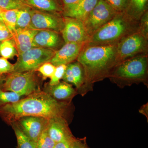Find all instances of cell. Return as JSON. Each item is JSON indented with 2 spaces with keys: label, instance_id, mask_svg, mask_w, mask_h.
I'll list each match as a JSON object with an SVG mask.
<instances>
[{
  "label": "cell",
  "instance_id": "1",
  "mask_svg": "<svg viewBox=\"0 0 148 148\" xmlns=\"http://www.w3.org/2000/svg\"><path fill=\"white\" fill-rule=\"evenodd\" d=\"M69 103L53 98L40 89L16 103L0 106V113L12 123L22 117H40L47 119L65 118Z\"/></svg>",
  "mask_w": 148,
  "mask_h": 148
},
{
  "label": "cell",
  "instance_id": "2",
  "mask_svg": "<svg viewBox=\"0 0 148 148\" xmlns=\"http://www.w3.org/2000/svg\"><path fill=\"white\" fill-rule=\"evenodd\" d=\"M117 45H85L80 53L76 61L83 68L90 91L93 90L95 83L108 78L117 64Z\"/></svg>",
  "mask_w": 148,
  "mask_h": 148
},
{
  "label": "cell",
  "instance_id": "3",
  "mask_svg": "<svg viewBox=\"0 0 148 148\" xmlns=\"http://www.w3.org/2000/svg\"><path fill=\"white\" fill-rule=\"evenodd\" d=\"M139 28V21L133 20L124 12H120L94 33L85 45H117L126 37L138 32Z\"/></svg>",
  "mask_w": 148,
  "mask_h": 148
},
{
  "label": "cell",
  "instance_id": "4",
  "mask_svg": "<svg viewBox=\"0 0 148 148\" xmlns=\"http://www.w3.org/2000/svg\"><path fill=\"white\" fill-rule=\"evenodd\" d=\"M108 78L121 88L140 83L148 86V55L136 56L117 64Z\"/></svg>",
  "mask_w": 148,
  "mask_h": 148
},
{
  "label": "cell",
  "instance_id": "5",
  "mask_svg": "<svg viewBox=\"0 0 148 148\" xmlns=\"http://www.w3.org/2000/svg\"><path fill=\"white\" fill-rule=\"evenodd\" d=\"M55 51L43 48H32L18 54L17 61L13 64V72L35 71L43 64L49 62Z\"/></svg>",
  "mask_w": 148,
  "mask_h": 148
},
{
  "label": "cell",
  "instance_id": "6",
  "mask_svg": "<svg viewBox=\"0 0 148 148\" xmlns=\"http://www.w3.org/2000/svg\"><path fill=\"white\" fill-rule=\"evenodd\" d=\"M35 71L9 74L3 86L4 91H12L22 96H27L39 90Z\"/></svg>",
  "mask_w": 148,
  "mask_h": 148
},
{
  "label": "cell",
  "instance_id": "7",
  "mask_svg": "<svg viewBox=\"0 0 148 148\" xmlns=\"http://www.w3.org/2000/svg\"><path fill=\"white\" fill-rule=\"evenodd\" d=\"M145 55H148V39L138 32L125 38L117 45V64L130 58Z\"/></svg>",
  "mask_w": 148,
  "mask_h": 148
},
{
  "label": "cell",
  "instance_id": "8",
  "mask_svg": "<svg viewBox=\"0 0 148 148\" xmlns=\"http://www.w3.org/2000/svg\"><path fill=\"white\" fill-rule=\"evenodd\" d=\"M118 12L104 0H99L94 8L83 21L89 38L106 25Z\"/></svg>",
  "mask_w": 148,
  "mask_h": 148
},
{
  "label": "cell",
  "instance_id": "9",
  "mask_svg": "<svg viewBox=\"0 0 148 148\" xmlns=\"http://www.w3.org/2000/svg\"><path fill=\"white\" fill-rule=\"evenodd\" d=\"M29 28L33 30H47L61 33L64 27L62 14L43 11L32 8Z\"/></svg>",
  "mask_w": 148,
  "mask_h": 148
},
{
  "label": "cell",
  "instance_id": "10",
  "mask_svg": "<svg viewBox=\"0 0 148 148\" xmlns=\"http://www.w3.org/2000/svg\"><path fill=\"white\" fill-rule=\"evenodd\" d=\"M64 24L61 34L65 43L86 44L89 39L83 21L77 18L64 16Z\"/></svg>",
  "mask_w": 148,
  "mask_h": 148
},
{
  "label": "cell",
  "instance_id": "11",
  "mask_svg": "<svg viewBox=\"0 0 148 148\" xmlns=\"http://www.w3.org/2000/svg\"><path fill=\"white\" fill-rule=\"evenodd\" d=\"M49 120L40 117L27 116L22 117L14 122H17L18 127L24 134L36 143L40 135L47 127Z\"/></svg>",
  "mask_w": 148,
  "mask_h": 148
},
{
  "label": "cell",
  "instance_id": "12",
  "mask_svg": "<svg viewBox=\"0 0 148 148\" xmlns=\"http://www.w3.org/2000/svg\"><path fill=\"white\" fill-rule=\"evenodd\" d=\"M85 44L65 43L56 51L49 62L56 67L67 65L76 61Z\"/></svg>",
  "mask_w": 148,
  "mask_h": 148
},
{
  "label": "cell",
  "instance_id": "13",
  "mask_svg": "<svg viewBox=\"0 0 148 148\" xmlns=\"http://www.w3.org/2000/svg\"><path fill=\"white\" fill-rule=\"evenodd\" d=\"M65 43L61 33L51 30H37L33 39L34 47L43 48L56 51Z\"/></svg>",
  "mask_w": 148,
  "mask_h": 148
},
{
  "label": "cell",
  "instance_id": "14",
  "mask_svg": "<svg viewBox=\"0 0 148 148\" xmlns=\"http://www.w3.org/2000/svg\"><path fill=\"white\" fill-rule=\"evenodd\" d=\"M47 130L49 135L55 143L72 140L75 138L65 118L60 117L49 119Z\"/></svg>",
  "mask_w": 148,
  "mask_h": 148
},
{
  "label": "cell",
  "instance_id": "15",
  "mask_svg": "<svg viewBox=\"0 0 148 148\" xmlns=\"http://www.w3.org/2000/svg\"><path fill=\"white\" fill-rule=\"evenodd\" d=\"M37 30L29 28L16 29L12 34L13 39L18 54L34 47L33 41Z\"/></svg>",
  "mask_w": 148,
  "mask_h": 148
},
{
  "label": "cell",
  "instance_id": "16",
  "mask_svg": "<svg viewBox=\"0 0 148 148\" xmlns=\"http://www.w3.org/2000/svg\"><path fill=\"white\" fill-rule=\"evenodd\" d=\"M45 91L57 101L67 103L77 94L72 85L64 81L54 85H49Z\"/></svg>",
  "mask_w": 148,
  "mask_h": 148
},
{
  "label": "cell",
  "instance_id": "17",
  "mask_svg": "<svg viewBox=\"0 0 148 148\" xmlns=\"http://www.w3.org/2000/svg\"><path fill=\"white\" fill-rule=\"evenodd\" d=\"M99 0H81L71 8L63 12L64 16L72 17L84 21L91 12Z\"/></svg>",
  "mask_w": 148,
  "mask_h": 148
},
{
  "label": "cell",
  "instance_id": "18",
  "mask_svg": "<svg viewBox=\"0 0 148 148\" xmlns=\"http://www.w3.org/2000/svg\"><path fill=\"white\" fill-rule=\"evenodd\" d=\"M69 64L71 67L73 78V85L76 87L77 93L84 96L90 90L86 85L83 68L79 62L77 61Z\"/></svg>",
  "mask_w": 148,
  "mask_h": 148
},
{
  "label": "cell",
  "instance_id": "19",
  "mask_svg": "<svg viewBox=\"0 0 148 148\" xmlns=\"http://www.w3.org/2000/svg\"><path fill=\"white\" fill-rule=\"evenodd\" d=\"M32 8L43 11L62 14L63 8L59 0H26Z\"/></svg>",
  "mask_w": 148,
  "mask_h": 148
},
{
  "label": "cell",
  "instance_id": "20",
  "mask_svg": "<svg viewBox=\"0 0 148 148\" xmlns=\"http://www.w3.org/2000/svg\"><path fill=\"white\" fill-rule=\"evenodd\" d=\"M148 0H129L124 12L133 20L139 21L148 11Z\"/></svg>",
  "mask_w": 148,
  "mask_h": 148
},
{
  "label": "cell",
  "instance_id": "21",
  "mask_svg": "<svg viewBox=\"0 0 148 148\" xmlns=\"http://www.w3.org/2000/svg\"><path fill=\"white\" fill-rule=\"evenodd\" d=\"M12 125L17 139V148H36V143L25 135L18 125L13 122Z\"/></svg>",
  "mask_w": 148,
  "mask_h": 148
},
{
  "label": "cell",
  "instance_id": "22",
  "mask_svg": "<svg viewBox=\"0 0 148 148\" xmlns=\"http://www.w3.org/2000/svg\"><path fill=\"white\" fill-rule=\"evenodd\" d=\"M32 8L28 6L18 10L16 16V29L29 28L32 18Z\"/></svg>",
  "mask_w": 148,
  "mask_h": 148
},
{
  "label": "cell",
  "instance_id": "23",
  "mask_svg": "<svg viewBox=\"0 0 148 148\" xmlns=\"http://www.w3.org/2000/svg\"><path fill=\"white\" fill-rule=\"evenodd\" d=\"M0 55L6 59L18 56V53L13 39L6 40L0 43Z\"/></svg>",
  "mask_w": 148,
  "mask_h": 148
},
{
  "label": "cell",
  "instance_id": "24",
  "mask_svg": "<svg viewBox=\"0 0 148 148\" xmlns=\"http://www.w3.org/2000/svg\"><path fill=\"white\" fill-rule=\"evenodd\" d=\"M18 11V10H1L2 19L12 34L16 30V16Z\"/></svg>",
  "mask_w": 148,
  "mask_h": 148
},
{
  "label": "cell",
  "instance_id": "25",
  "mask_svg": "<svg viewBox=\"0 0 148 148\" xmlns=\"http://www.w3.org/2000/svg\"><path fill=\"white\" fill-rule=\"evenodd\" d=\"M26 0H0V9L19 10L28 6Z\"/></svg>",
  "mask_w": 148,
  "mask_h": 148
},
{
  "label": "cell",
  "instance_id": "26",
  "mask_svg": "<svg viewBox=\"0 0 148 148\" xmlns=\"http://www.w3.org/2000/svg\"><path fill=\"white\" fill-rule=\"evenodd\" d=\"M22 95L12 91H4L0 89V106L16 103L21 100Z\"/></svg>",
  "mask_w": 148,
  "mask_h": 148
},
{
  "label": "cell",
  "instance_id": "27",
  "mask_svg": "<svg viewBox=\"0 0 148 148\" xmlns=\"http://www.w3.org/2000/svg\"><path fill=\"white\" fill-rule=\"evenodd\" d=\"M55 143L49 135L47 127L37 141L36 148H53Z\"/></svg>",
  "mask_w": 148,
  "mask_h": 148
},
{
  "label": "cell",
  "instance_id": "28",
  "mask_svg": "<svg viewBox=\"0 0 148 148\" xmlns=\"http://www.w3.org/2000/svg\"><path fill=\"white\" fill-rule=\"evenodd\" d=\"M67 67V65H60L56 67L55 71L52 76L51 77L49 85L50 86L58 84L62 79Z\"/></svg>",
  "mask_w": 148,
  "mask_h": 148
},
{
  "label": "cell",
  "instance_id": "29",
  "mask_svg": "<svg viewBox=\"0 0 148 148\" xmlns=\"http://www.w3.org/2000/svg\"><path fill=\"white\" fill-rule=\"evenodd\" d=\"M56 66L49 62H46L40 66L37 71L39 72L44 78H50L55 71Z\"/></svg>",
  "mask_w": 148,
  "mask_h": 148
},
{
  "label": "cell",
  "instance_id": "30",
  "mask_svg": "<svg viewBox=\"0 0 148 148\" xmlns=\"http://www.w3.org/2000/svg\"><path fill=\"white\" fill-rule=\"evenodd\" d=\"M118 13L124 12L129 0H104Z\"/></svg>",
  "mask_w": 148,
  "mask_h": 148
},
{
  "label": "cell",
  "instance_id": "31",
  "mask_svg": "<svg viewBox=\"0 0 148 148\" xmlns=\"http://www.w3.org/2000/svg\"><path fill=\"white\" fill-rule=\"evenodd\" d=\"M138 32L148 39V12L143 14L139 21Z\"/></svg>",
  "mask_w": 148,
  "mask_h": 148
},
{
  "label": "cell",
  "instance_id": "32",
  "mask_svg": "<svg viewBox=\"0 0 148 148\" xmlns=\"http://www.w3.org/2000/svg\"><path fill=\"white\" fill-rule=\"evenodd\" d=\"M13 64H11L6 58L0 57V75L11 73H13Z\"/></svg>",
  "mask_w": 148,
  "mask_h": 148
},
{
  "label": "cell",
  "instance_id": "33",
  "mask_svg": "<svg viewBox=\"0 0 148 148\" xmlns=\"http://www.w3.org/2000/svg\"><path fill=\"white\" fill-rule=\"evenodd\" d=\"M13 36L2 19L0 20V42L12 38Z\"/></svg>",
  "mask_w": 148,
  "mask_h": 148
},
{
  "label": "cell",
  "instance_id": "34",
  "mask_svg": "<svg viewBox=\"0 0 148 148\" xmlns=\"http://www.w3.org/2000/svg\"><path fill=\"white\" fill-rule=\"evenodd\" d=\"M80 1L81 0H61L63 12L71 8Z\"/></svg>",
  "mask_w": 148,
  "mask_h": 148
},
{
  "label": "cell",
  "instance_id": "35",
  "mask_svg": "<svg viewBox=\"0 0 148 148\" xmlns=\"http://www.w3.org/2000/svg\"><path fill=\"white\" fill-rule=\"evenodd\" d=\"M71 148H89L86 145L84 139L78 140L75 138L72 141Z\"/></svg>",
  "mask_w": 148,
  "mask_h": 148
},
{
  "label": "cell",
  "instance_id": "36",
  "mask_svg": "<svg viewBox=\"0 0 148 148\" xmlns=\"http://www.w3.org/2000/svg\"><path fill=\"white\" fill-rule=\"evenodd\" d=\"M75 138L72 140H65L56 143L53 148H71L72 141Z\"/></svg>",
  "mask_w": 148,
  "mask_h": 148
},
{
  "label": "cell",
  "instance_id": "37",
  "mask_svg": "<svg viewBox=\"0 0 148 148\" xmlns=\"http://www.w3.org/2000/svg\"><path fill=\"white\" fill-rule=\"evenodd\" d=\"M148 103L145 105H144V106H142V108L140 109L139 112L140 113L143 114L145 115L146 116H147V118H148Z\"/></svg>",
  "mask_w": 148,
  "mask_h": 148
},
{
  "label": "cell",
  "instance_id": "38",
  "mask_svg": "<svg viewBox=\"0 0 148 148\" xmlns=\"http://www.w3.org/2000/svg\"><path fill=\"white\" fill-rule=\"evenodd\" d=\"M1 19H2L1 17V10H0V20H1Z\"/></svg>",
  "mask_w": 148,
  "mask_h": 148
},
{
  "label": "cell",
  "instance_id": "39",
  "mask_svg": "<svg viewBox=\"0 0 148 148\" xmlns=\"http://www.w3.org/2000/svg\"><path fill=\"white\" fill-rule=\"evenodd\" d=\"M1 42H0V43H1Z\"/></svg>",
  "mask_w": 148,
  "mask_h": 148
}]
</instances>
